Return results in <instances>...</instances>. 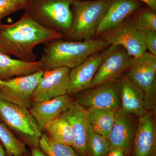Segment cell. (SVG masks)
Segmentation results:
<instances>
[{
    "mask_svg": "<svg viewBox=\"0 0 156 156\" xmlns=\"http://www.w3.org/2000/svg\"><path fill=\"white\" fill-rule=\"evenodd\" d=\"M128 76L144 93L147 109L152 108L156 95V56L146 51L141 56L133 58Z\"/></svg>",
    "mask_w": 156,
    "mask_h": 156,
    "instance_id": "8992f818",
    "label": "cell"
},
{
    "mask_svg": "<svg viewBox=\"0 0 156 156\" xmlns=\"http://www.w3.org/2000/svg\"><path fill=\"white\" fill-rule=\"evenodd\" d=\"M134 138V156H151L156 146V132L153 117L151 112L139 117Z\"/></svg>",
    "mask_w": 156,
    "mask_h": 156,
    "instance_id": "e0dca14e",
    "label": "cell"
},
{
    "mask_svg": "<svg viewBox=\"0 0 156 156\" xmlns=\"http://www.w3.org/2000/svg\"><path fill=\"white\" fill-rule=\"evenodd\" d=\"M109 46L103 40L72 41L55 39L44 44V53L39 60L43 65L44 71L60 67L72 69L91 55Z\"/></svg>",
    "mask_w": 156,
    "mask_h": 156,
    "instance_id": "7a4b0ae2",
    "label": "cell"
},
{
    "mask_svg": "<svg viewBox=\"0 0 156 156\" xmlns=\"http://www.w3.org/2000/svg\"><path fill=\"white\" fill-rule=\"evenodd\" d=\"M146 3L151 9L153 10L156 9V0H140Z\"/></svg>",
    "mask_w": 156,
    "mask_h": 156,
    "instance_id": "f546056e",
    "label": "cell"
},
{
    "mask_svg": "<svg viewBox=\"0 0 156 156\" xmlns=\"http://www.w3.org/2000/svg\"><path fill=\"white\" fill-rule=\"evenodd\" d=\"M89 125L98 134L108 138L115 122V111L100 108L87 109Z\"/></svg>",
    "mask_w": 156,
    "mask_h": 156,
    "instance_id": "ffe728a7",
    "label": "cell"
},
{
    "mask_svg": "<svg viewBox=\"0 0 156 156\" xmlns=\"http://www.w3.org/2000/svg\"><path fill=\"white\" fill-rule=\"evenodd\" d=\"M70 71V69L66 67L44 71L32 96V102H42L67 94Z\"/></svg>",
    "mask_w": 156,
    "mask_h": 156,
    "instance_id": "30bf717a",
    "label": "cell"
},
{
    "mask_svg": "<svg viewBox=\"0 0 156 156\" xmlns=\"http://www.w3.org/2000/svg\"><path fill=\"white\" fill-rule=\"evenodd\" d=\"M19 156H30L29 155L27 154L26 153L23 154L21 155H20Z\"/></svg>",
    "mask_w": 156,
    "mask_h": 156,
    "instance_id": "d6a6232c",
    "label": "cell"
},
{
    "mask_svg": "<svg viewBox=\"0 0 156 156\" xmlns=\"http://www.w3.org/2000/svg\"><path fill=\"white\" fill-rule=\"evenodd\" d=\"M119 83L122 106L121 108L126 112L139 117L147 112L143 91L127 75L121 78Z\"/></svg>",
    "mask_w": 156,
    "mask_h": 156,
    "instance_id": "2e32d148",
    "label": "cell"
},
{
    "mask_svg": "<svg viewBox=\"0 0 156 156\" xmlns=\"http://www.w3.org/2000/svg\"><path fill=\"white\" fill-rule=\"evenodd\" d=\"M73 101L66 94L42 102H32L29 109L43 131L45 126L60 116Z\"/></svg>",
    "mask_w": 156,
    "mask_h": 156,
    "instance_id": "5bb4252c",
    "label": "cell"
},
{
    "mask_svg": "<svg viewBox=\"0 0 156 156\" xmlns=\"http://www.w3.org/2000/svg\"><path fill=\"white\" fill-rule=\"evenodd\" d=\"M43 131L56 142L72 147L73 134L70 124L65 118L59 116L48 122Z\"/></svg>",
    "mask_w": 156,
    "mask_h": 156,
    "instance_id": "44dd1931",
    "label": "cell"
},
{
    "mask_svg": "<svg viewBox=\"0 0 156 156\" xmlns=\"http://www.w3.org/2000/svg\"><path fill=\"white\" fill-rule=\"evenodd\" d=\"M78 103L84 108L105 109L116 112L121 105L119 83L102 84L78 96Z\"/></svg>",
    "mask_w": 156,
    "mask_h": 156,
    "instance_id": "8fae6325",
    "label": "cell"
},
{
    "mask_svg": "<svg viewBox=\"0 0 156 156\" xmlns=\"http://www.w3.org/2000/svg\"><path fill=\"white\" fill-rule=\"evenodd\" d=\"M0 140L8 156H19L27 153L25 144L3 122H0Z\"/></svg>",
    "mask_w": 156,
    "mask_h": 156,
    "instance_id": "7402d4cb",
    "label": "cell"
},
{
    "mask_svg": "<svg viewBox=\"0 0 156 156\" xmlns=\"http://www.w3.org/2000/svg\"><path fill=\"white\" fill-rule=\"evenodd\" d=\"M144 33V44L147 50L156 56V31L147 30Z\"/></svg>",
    "mask_w": 156,
    "mask_h": 156,
    "instance_id": "4316f807",
    "label": "cell"
},
{
    "mask_svg": "<svg viewBox=\"0 0 156 156\" xmlns=\"http://www.w3.org/2000/svg\"><path fill=\"white\" fill-rule=\"evenodd\" d=\"M125 154L121 149L110 147L106 156H125Z\"/></svg>",
    "mask_w": 156,
    "mask_h": 156,
    "instance_id": "83f0119b",
    "label": "cell"
},
{
    "mask_svg": "<svg viewBox=\"0 0 156 156\" xmlns=\"http://www.w3.org/2000/svg\"><path fill=\"white\" fill-rule=\"evenodd\" d=\"M111 2V0H73L71 5L72 24L64 36L69 41L91 40L96 33Z\"/></svg>",
    "mask_w": 156,
    "mask_h": 156,
    "instance_id": "3957f363",
    "label": "cell"
},
{
    "mask_svg": "<svg viewBox=\"0 0 156 156\" xmlns=\"http://www.w3.org/2000/svg\"><path fill=\"white\" fill-rule=\"evenodd\" d=\"M135 20L140 30L143 32L156 31V15L152 11H146L140 12Z\"/></svg>",
    "mask_w": 156,
    "mask_h": 156,
    "instance_id": "484cf974",
    "label": "cell"
},
{
    "mask_svg": "<svg viewBox=\"0 0 156 156\" xmlns=\"http://www.w3.org/2000/svg\"><path fill=\"white\" fill-rule=\"evenodd\" d=\"M87 153L90 156H106L110 146L104 136L92 130L89 124L87 134Z\"/></svg>",
    "mask_w": 156,
    "mask_h": 156,
    "instance_id": "cb8c5ba5",
    "label": "cell"
},
{
    "mask_svg": "<svg viewBox=\"0 0 156 156\" xmlns=\"http://www.w3.org/2000/svg\"><path fill=\"white\" fill-rule=\"evenodd\" d=\"M101 60L100 54L95 53L76 67L70 69L68 95H75L83 90L92 88V80Z\"/></svg>",
    "mask_w": 156,
    "mask_h": 156,
    "instance_id": "4fadbf2b",
    "label": "cell"
},
{
    "mask_svg": "<svg viewBox=\"0 0 156 156\" xmlns=\"http://www.w3.org/2000/svg\"><path fill=\"white\" fill-rule=\"evenodd\" d=\"M134 135V123L130 114L121 108L117 111L115 122L108 140L110 147L122 150L128 152Z\"/></svg>",
    "mask_w": 156,
    "mask_h": 156,
    "instance_id": "9a60e30c",
    "label": "cell"
},
{
    "mask_svg": "<svg viewBox=\"0 0 156 156\" xmlns=\"http://www.w3.org/2000/svg\"><path fill=\"white\" fill-rule=\"evenodd\" d=\"M137 8L138 4L133 0H114L111 2L96 33H104L117 28Z\"/></svg>",
    "mask_w": 156,
    "mask_h": 156,
    "instance_id": "ac0fdd59",
    "label": "cell"
},
{
    "mask_svg": "<svg viewBox=\"0 0 156 156\" xmlns=\"http://www.w3.org/2000/svg\"><path fill=\"white\" fill-rule=\"evenodd\" d=\"M43 70L41 62H27L13 59L0 52V79L6 80L12 78L28 75Z\"/></svg>",
    "mask_w": 156,
    "mask_h": 156,
    "instance_id": "d6986e66",
    "label": "cell"
},
{
    "mask_svg": "<svg viewBox=\"0 0 156 156\" xmlns=\"http://www.w3.org/2000/svg\"><path fill=\"white\" fill-rule=\"evenodd\" d=\"M72 128L73 140L72 147L80 156H86L87 134L89 122L87 109L76 100L73 101L68 107L62 113Z\"/></svg>",
    "mask_w": 156,
    "mask_h": 156,
    "instance_id": "7c38bea8",
    "label": "cell"
},
{
    "mask_svg": "<svg viewBox=\"0 0 156 156\" xmlns=\"http://www.w3.org/2000/svg\"><path fill=\"white\" fill-rule=\"evenodd\" d=\"M63 37L40 24L26 11L14 23H0V52L22 61L34 62L37 56L34 49L37 46Z\"/></svg>",
    "mask_w": 156,
    "mask_h": 156,
    "instance_id": "6da1fadb",
    "label": "cell"
},
{
    "mask_svg": "<svg viewBox=\"0 0 156 156\" xmlns=\"http://www.w3.org/2000/svg\"><path fill=\"white\" fill-rule=\"evenodd\" d=\"M101 62L92 82V87L115 82L128 69L133 57L119 45H110L100 54Z\"/></svg>",
    "mask_w": 156,
    "mask_h": 156,
    "instance_id": "52a82bcc",
    "label": "cell"
},
{
    "mask_svg": "<svg viewBox=\"0 0 156 156\" xmlns=\"http://www.w3.org/2000/svg\"><path fill=\"white\" fill-rule=\"evenodd\" d=\"M0 119L31 148L40 147L42 131L28 109L0 97Z\"/></svg>",
    "mask_w": 156,
    "mask_h": 156,
    "instance_id": "5b68a950",
    "label": "cell"
},
{
    "mask_svg": "<svg viewBox=\"0 0 156 156\" xmlns=\"http://www.w3.org/2000/svg\"><path fill=\"white\" fill-rule=\"evenodd\" d=\"M39 147L48 156H80L72 147L56 142L47 134H42Z\"/></svg>",
    "mask_w": 156,
    "mask_h": 156,
    "instance_id": "603a6c76",
    "label": "cell"
},
{
    "mask_svg": "<svg viewBox=\"0 0 156 156\" xmlns=\"http://www.w3.org/2000/svg\"><path fill=\"white\" fill-rule=\"evenodd\" d=\"M5 151L4 150L2 146L0 144V156H5Z\"/></svg>",
    "mask_w": 156,
    "mask_h": 156,
    "instance_id": "4dcf8cb0",
    "label": "cell"
},
{
    "mask_svg": "<svg viewBox=\"0 0 156 156\" xmlns=\"http://www.w3.org/2000/svg\"><path fill=\"white\" fill-rule=\"evenodd\" d=\"M31 149V156H48L40 147H33Z\"/></svg>",
    "mask_w": 156,
    "mask_h": 156,
    "instance_id": "f1b7e54d",
    "label": "cell"
},
{
    "mask_svg": "<svg viewBox=\"0 0 156 156\" xmlns=\"http://www.w3.org/2000/svg\"><path fill=\"white\" fill-rule=\"evenodd\" d=\"M73 0H32L26 10L47 28L65 35L73 22Z\"/></svg>",
    "mask_w": 156,
    "mask_h": 156,
    "instance_id": "277c9868",
    "label": "cell"
},
{
    "mask_svg": "<svg viewBox=\"0 0 156 156\" xmlns=\"http://www.w3.org/2000/svg\"><path fill=\"white\" fill-rule=\"evenodd\" d=\"M44 72L41 70L28 75L3 80L4 86L0 87V97L29 109L32 103V96Z\"/></svg>",
    "mask_w": 156,
    "mask_h": 156,
    "instance_id": "ba28073f",
    "label": "cell"
},
{
    "mask_svg": "<svg viewBox=\"0 0 156 156\" xmlns=\"http://www.w3.org/2000/svg\"><path fill=\"white\" fill-rule=\"evenodd\" d=\"M32 0H0V23L7 16L28 8Z\"/></svg>",
    "mask_w": 156,
    "mask_h": 156,
    "instance_id": "d4e9b609",
    "label": "cell"
},
{
    "mask_svg": "<svg viewBox=\"0 0 156 156\" xmlns=\"http://www.w3.org/2000/svg\"><path fill=\"white\" fill-rule=\"evenodd\" d=\"M103 40L110 45L125 48L133 58L141 56L147 50L144 33L136 26L135 19L126 20L119 26L106 32Z\"/></svg>",
    "mask_w": 156,
    "mask_h": 156,
    "instance_id": "9c48e42d",
    "label": "cell"
},
{
    "mask_svg": "<svg viewBox=\"0 0 156 156\" xmlns=\"http://www.w3.org/2000/svg\"><path fill=\"white\" fill-rule=\"evenodd\" d=\"M4 85V81L2 80L1 79H0V87H3Z\"/></svg>",
    "mask_w": 156,
    "mask_h": 156,
    "instance_id": "1f68e13d",
    "label": "cell"
}]
</instances>
